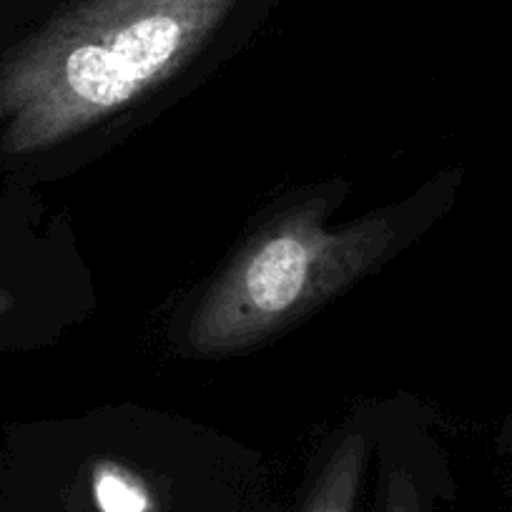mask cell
Here are the masks:
<instances>
[{"instance_id": "cell-1", "label": "cell", "mask_w": 512, "mask_h": 512, "mask_svg": "<svg viewBox=\"0 0 512 512\" xmlns=\"http://www.w3.org/2000/svg\"><path fill=\"white\" fill-rule=\"evenodd\" d=\"M236 0H78L3 78L18 151L61 144L169 81Z\"/></svg>"}, {"instance_id": "cell-5", "label": "cell", "mask_w": 512, "mask_h": 512, "mask_svg": "<svg viewBox=\"0 0 512 512\" xmlns=\"http://www.w3.org/2000/svg\"><path fill=\"white\" fill-rule=\"evenodd\" d=\"M384 512H420L415 482L402 470H395L387 480V497H384Z\"/></svg>"}, {"instance_id": "cell-2", "label": "cell", "mask_w": 512, "mask_h": 512, "mask_svg": "<svg viewBox=\"0 0 512 512\" xmlns=\"http://www.w3.org/2000/svg\"><path fill=\"white\" fill-rule=\"evenodd\" d=\"M392 239L395 226L384 216L327 229L314 206L292 211L236 254L191 317L186 342L201 357L262 342L359 282Z\"/></svg>"}, {"instance_id": "cell-4", "label": "cell", "mask_w": 512, "mask_h": 512, "mask_svg": "<svg viewBox=\"0 0 512 512\" xmlns=\"http://www.w3.org/2000/svg\"><path fill=\"white\" fill-rule=\"evenodd\" d=\"M91 492L98 512H159L151 487L118 462L103 460L93 467Z\"/></svg>"}, {"instance_id": "cell-3", "label": "cell", "mask_w": 512, "mask_h": 512, "mask_svg": "<svg viewBox=\"0 0 512 512\" xmlns=\"http://www.w3.org/2000/svg\"><path fill=\"white\" fill-rule=\"evenodd\" d=\"M367 462V440L349 435L334 450L302 512H352Z\"/></svg>"}]
</instances>
